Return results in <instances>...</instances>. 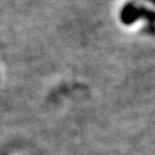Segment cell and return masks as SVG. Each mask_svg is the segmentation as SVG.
I'll return each mask as SVG.
<instances>
[{
  "instance_id": "cell-2",
  "label": "cell",
  "mask_w": 155,
  "mask_h": 155,
  "mask_svg": "<svg viewBox=\"0 0 155 155\" xmlns=\"http://www.w3.org/2000/svg\"><path fill=\"white\" fill-rule=\"evenodd\" d=\"M144 2H148V3H150L151 5H154V6H155V0H144Z\"/></svg>"
},
{
  "instance_id": "cell-1",
  "label": "cell",
  "mask_w": 155,
  "mask_h": 155,
  "mask_svg": "<svg viewBox=\"0 0 155 155\" xmlns=\"http://www.w3.org/2000/svg\"><path fill=\"white\" fill-rule=\"evenodd\" d=\"M120 18L125 25H133L139 18H143L147 22L145 32L149 34H155V11L147 9L143 5L134 2L126 3L120 12Z\"/></svg>"
}]
</instances>
